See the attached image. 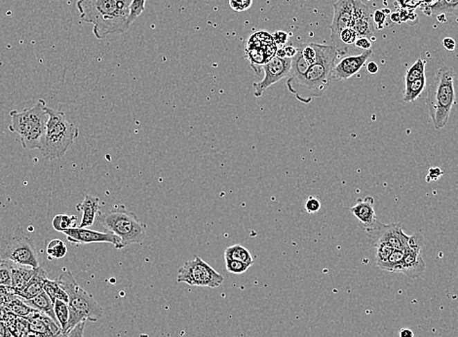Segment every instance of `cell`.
Wrapping results in <instances>:
<instances>
[{
  "mask_svg": "<svg viewBox=\"0 0 458 337\" xmlns=\"http://www.w3.org/2000/svg\"><path fill=\"white\" fill-rule=\"evenodd\" d=\"M437 19L440 23H445L446 21V15H438Z\"/></svg>",
  "mask_w": 458,
  "mask_h": 337,
  "instance_id": "f5cc1de1",
  "label": "cell"
},
{
  "mask_svg": "<svg viewBox=\"0 0 458 337\" xmlns=\"http://www.w3.org/2000/svg\"><path fill=\"white\" fill-rule=\"evenodd\" d=\"M76 210L82 212V219L80 224V227L82 228L92 226L96 221L97 215L102 214L99 198L91 194L85 195L83 202L76 205Z\"/></svg>",
  "mask_w": 458,
  "mask_h": 337,
  "instance_id": "d6986e66",
  "label": "cell"
},
{
  "mask_svg": "<svg viewBox=\"0 0 458 337\" xmlns=\"http://www.w3.org/2000/svg\"><path fill=\"white\" fill-rule=\"evenodd\" d=\"M15 295L14 289L12 286L0 284V300L6 305Z\"/></svg>",
  "mask_w": 458,
  "mask_h": 337,
  "instance_id": "60d3db41",
  "label": "cell"
},
{
  "mask_svg": "<svg viewBox=\"0 0 458 337\" xmlns=\"http://www.w3.org/2000/svg\"><path fill=\"white\" fill-rule=\"evenodd\" d=\"M224 258L237 260V262H243V264L250 265V266L254 265V258L252 257V253L248 251V248L243 247L242 245H233L226 248V252H224Z\"/></svg>",
  "mask_w": 458,
  "mask_h": 337,
  "instance_id": "cb8c5ba5",
  "label": "cell"
},
{
  "mask_svg": "<svg viewBox=\"0 0 458 337\" xmlns=\"http://www.w3.org/2000/svg\"><path fill=\"white\" fill-rule=\"evenodd\" d=\"M6 307L9 312L13 313L16 316L26 318L30 316V314L35 311L30 306H28L23 298L19 296H14L13 298L8 303Z\"/></svg>",
  "mask_w": 458,
  "mask_h": 337,
  "instance_id": "4316f807",
  "label": "cell"
},
{
  "mask_svg": "<svg viewBox=\"0 0 458 337\" xmlns=\"http://www.w3.org/2000/svg\"><path fill=\"white\" fill-rule=\"evenodd\" d=\"M43 291L47 293L54 304L56 300H62L64 302L68 303V293L62 288L61 284H59L57 280H50L49 278L45 280Z\"/></svg>",
  "mask_w": 458,
  "mask_h": 337,
  "instance_id": "d4e9b609",
  "label": "cell"
},
{
  "mask_svg": "<svg viewBox=\"0 0 458 337\" xmlns=\"http://www.w3.org/2000/svg\"><path fill=\"white\" fill-rule=\"evenodd\" d=\"M425 60H417L416 63L412 64V66H410L409 69H407V73H405V85L414 82V80H419V78H421L422 76H425Z\"/></svg>",
  "mask_w": 458,
  "mask_h": 337,
  "instance_id": "f546056e",
  "label": "cell"
},
{
  "mask_svg": "<svg viewBox=\"0 0 458 337\" xmlns=\"http://www.w3.org/2000/svg\"><path fill=\"white\" fill-rule=\"evenodd\" d=\"M25 301L28 306H30V307L33 308V309L39 311V312L48 315V316L52 318L55 322H59L58 320H57L56 315H55L54 303L52 302V300H50L49 296L47 295V293H45L44 291L37 296H35V298H32V300Z\"/></svg>",
  "mask_w": 458,
  "mask_h": 337,
  "instance_id": "603a6c76",
  "label": "cell"
},
{
  "mask_svg": "<svg viewBox=\"0 0 458 337\" xmlns=\"http://www.w3.org/2000/svg\"><path fill=\"white\" fill-rule=\"evenodd\" d=\"M145 3H147V0H133L132 4H131L130 16H129L130 25H132L134 21L144 13Z\"/></svg>",
  "mask_w": 458,
  "mask_h": 337,
  "instance_id": "e575fe53",
  "label": "cell"
},
{
  "mask_svg": "<svg viewBox=\"0 0 458 337\" xmlns=\"http://www.w3.org/2000/svg\"><path fill=\"white\" fill-rule=\"evenodd\" d=\"M47 278H48V276H47L45 270L42 267H38L37 273L30 279V281L21 290L14 289V293H15V295L23 298V300H32V298L42 293L43 286H44L45 280Z\"/></svg>",
  "mask_w": 458,
  "mask_h": 337,
  "instance_id": "ffe728a7",
  "label": "cell"
},
{
  "mask_svg": "<svg viewBox=\"0 0 458 337\" xmlns=\"http://www.w3.org/2000/svg\"><path fill=\"white\" fill-rule=\"evenodd\" d=\"M300 49L302 51V56L309 66L313 64L317 61V43H307V44L300 45Z\"/></svg>",
  "mask_w": 458,
  "mask_h": 337,
  "instance_id": "836d02e7",
  "label": "cell"
},
{
  "mask_svg": "<svg viewBox=\"0 0 458 337\" xmlns=\"http://www.w3.org/2000/svg\"><path fill=\"white\" fill-rule=\"evenodd\" d=\"M9 311L4 305H0V322H4Z\"/></svg>",
  "mask_w": 458,
  "mask_h": 337,
  "instance_id": "816d5d0a",
  "label": "cell"
},
{
  "mask_svg": "<svg viewBox=\"0 0 458 337\" xmlns=\"http://www.w3.org/2000/svg\"><path fill=\"white\" fill-rule=\"evenodd\" d=\"M0 337H12L11 332L4 322H0Z\"/></svg>",
  "mask_w": 458,
  "mask_h": 337,
  "instance_id": "c3c4849f",
  "label": "cell"
},
{
  "mask_svg": "<svg viewBox=\"0 0 458 337\" xmlns=\"http://www.w3.org/2000/svg\"><path fill=\"white\" fill-rule=\"evenodd\" d=\"M349 211L359 221L360 226L366 233H369L378 221L374 211V200L372 196H367L364 199H359L356 205L349 208Z\"/></svg>",
  "mask_w": 458,
  "mask_h": 337,
  "instance_id": "ac0fdd59",
  "label": "cell"
},
{
  "mask_svg": "<svg viewBox=\"0 0 458 337\" xmlns=\"http://www.w3.org/2000/svg\"><path fill=\"white\" fill-rule=\"evenodd\" d=\"M224 260H226V270L231 274L240 275L245 273L250 267V265L237 262V260L229 259V258H224Z\"/></svg>",
  "mask_w": 458,
  "mask_h": 337,
  "instance_id": "d590c367",
  "label": "cell"
},
{
  "mask_svg": "<svg viewBox=\"0 0 458 337\" xmlns=\"http://www.w3.org/2000/svg\"><path fill=\"white\" fill-rule=\"evenodd\" d=\"M455 73L450 68L439 69L432 80L425 104L436 130L447 126L450 112L455 104Z\"/></svg>",
  "mask_w": 458,
  "mask_h": 337,
  "instance_id": "277c9868",
  "label": "cell"
},
{
  "mask_svg": "<svg viewBox=\"0 0 458 337\" xmlns=\"http://www.w3.org/2000/svg\"><path fill=\"white\" fill-rule=\"evenodd\" d=\"M351 28H354L359 37L369 38L374 37V25L371 10L360 0L354 1V12Z\"/></svg>",
  "mask_w": 458,
  "mask_h": 337,
  "instance_id": "e0dca14e",
  "label": "cell"
},
{
  "mask_svg": "<svg viewBox=\"0 0 458 337\" xmlns=\"http://www.w3.org/2000/svg\"><path fill=\"white\" fill-rule=\"evenodd\" d=\"M354 45L357 48H360V49L364 50V51L372 50V42H369V38L367 37H358L356 42L354 43Z\"/></svg>",
  "mask_w": 458,
  "mask_h": 337,
  "instance_id": "ee69618b",
  "label": "cell"
},
{
  "mask_svg": "<svg viewBox=\"0 0 458 337\" xmlns=\"http://www.w3.org/2000/svg\"><path fill=\"white\" fill-rule=\"evenodd\" d=\"M367 234L371 239L372 245L374 246L381 242L387 243L394 250L405 248L410 238L403 230L402 222L383 224L378 221L374 228Z\"/></svg>",
  "mask_w": 458,
  "mask_h": 337,
  "instance_id": "4fadbf2b",
  "label": "cell"
},
{
  "mask_svg": "<svg viewBox=\"0 0 458 337\" xmlns=\"http://www.w3.org/2000/svg\"><path fill=\"white\" fill-rule=\"evenodd\" d=\"M46 109V102L39 99L32 107H27L21 111H10L9 130L18 134L21 147L25 149H42L49 119Z\"/></svg>",
  "mask_w": 458,
  "mask_h": 337,
  "instance_id": "3957f363",
  "label": "cell"
},
{
  "mask_svg": "<svg viewBox=\"0 0 458 337\" xmlns=\"http://www.w3.org/2000/svg\"><path fill=\"white\" fill-rule=\"evenodd\" d=\"M46 252L50 257L59 259V258L66 257V253H68V247H66V244H64L63 241L59 240V239H53V240L50 241L48 245H47Z\"/></svg>",
  "mask_w": 458,
  "mask_h": 337,
  "instance_id": "4dcf8cb0",
  "label": "cell"
},
{
  "mask_svg": "<svg viewBox=\"0 0 458 337\" xmlns=\"http://www.w3.org/2000/svg\"><path fill=\"white\" fill-rule=\"evenodd\" d=\"M317 61L309 66L304 75L287 87L302 104H309L315 98L321 97L328 89L333 80V69L340 58L333 45L317 43Z\"/></svg>",
  "mask_w": 458,
  "mask_h": 337,
  "instance_id": "7a4b0ae2",
  "label": "cell"
},
{
  "mask_svg": "<svg viewBox=\"0 0 458 337\" xmlns=\"http://www.w3.org/2000/svg\"><path fill=\"white\" fill-rule=\"evenodd\" d=\"M176 282L193 286L216 289L223 284L224 278L223 275L196 255L192 260L181 265Z\"/></svg>",
  "mask_w": 458,
  "mask_h": 337,
  "instance_id": "9c48e42d",
  "label": "cell"
},
{
  "mask_svg": "<svg viewBox=\"0 0 458 337\" xmlns=\"http://www.w3.org/2000/svg\"><path fill=\"white\" fill-rule=\"evenodd\" d=\"M2 262L1 258H0V262Z\"/></svg>",
  "mask_w": 458,
  "mask_h": 337,
  "instance_id": "11a10c76",
  "label": "cell"
},
{
  "mask_svg": "<svg viewBox=\"0 0 458 337\" xmlns=\"http://www.w3.org/2000/svg\"><path fill=\"white\" fill-rule=\"evenodd\" d=\"M426 78L422 76L419 80H414V82L405 85L404 93V100L405 102H412L421 97L422 92L425 89Z\"/></svg>",
  "mask_w": 458,
  "mask_h": 337,
  "instance_id": "484cf974",
  "label": "cell"
},
{
  "mask_svg": "<svg viewBox=\"0 0 458 337\" xmlns=\"http://www.w3.org/2000/svg\"><path fill=\"white\" fill-rule=\"evenodd\" d=\"M46 111L49 119L44 145L40 152L46 159H61L80 136V130L73 122L66 118L63 111L50 107H47Z\"/></svg>",
  "mask_w": 458,
  "mask_h": 337,
  "instance_id": "8992f818",
  "label": "cell"
},
{
  "mask_svg": "<svg viewBox=\"0 0 458 337\" xmlns=\"http://www.w3.org/2000/svg\"><path fill=\"white\" fill-rule=\"evenodd\" d=\"M288 37H290L288 33L282 32V30H278V32L274 33L272 35V38H273L275 45H284L285 46L286 43L288 42Z\"/></svg>",
  "mask_w": 458,
  "mask_h": 337,
  "instance_id": "b9f144b4",
  "label": "cell"
},
{
  "mask_svg": "<svg viewBox=\"0 0 458 337\" xmlns=\"http://www.w3.org/2000/svg\"><path fill=\"white\" fill-rule=\"evenodd\" d=\"M37 268H33V267L27 266V265L11 262L12 288L15 289V290L23 289L37 273Z\"/></svg>",
  "mask_w": 458,
  "mask_h": 337,
  "instance_id": "44dd1931",
  "label": "cell"
},
{
  "mask_svg": "<svg viewBox=\"0 0 458 337\" xmlns=\"http://www.w3.org/2000/svg\"><path fill=\"white\" fill-rule=\"evenodd\" d=\"M388 9H383V10H376L373 15L374 25L378 30H383L386 26V18L389 13Z\"/></svg>",
  "mask_w": 458,
  "mask_h": 337,
  "instance_id": "74e56055",
  "label": "cell"
},
{
  "mask_svg": "<svg viewBox=\"0 0 458 337\" xmlns=\"http://www.w3.org/2000/svg\"><path fill=\"white\" fill-rule=\"evenodd\" d=\"M373 56V51L368 50L356 56H347L341 58L333 69V80H347L361 71L367 61Z\"/></svg>",
  "mask_w": 458,
  "mask_h": 337,
  "instance_id": "2e32d148",
  "label": "cell"
},
{
  "mask_svg": "<svg viewBox=\"0 0 458 337\" xmlns=\"http://www.w3.org/2000/svg\"><path fill=\"white\" fill-rule=\"evenodd\" d=\"M355 0H338L333 3V18L330 26L331 39L333 46L341 54L340 35L345 28L351 27Z\"/></svg>",
  "mask_w": 458,
  "mask_h": 337,
  "instance_id": "9a60e30c",
  "label": "cell"
},
{
  "mask_svg": "<svg viewBox=\"0 0 458 337\" xmlns=\"http://www.w3.org/2000/svg\"><path fill=\"white\" fill-rule=\"evenodd\" d=\"M443 45L448 51H455V47H457V43H455V39L452 37L443 38Z\"/></svg>",
  "mask_w": 458,
  "mask_h": 337,
  "instance_id": "bcb514c9",
  "label": "cell"
},
{
  "mask_svg": "<svg viewBox=\"0 0 458 337\" xmlns=\"http://www.w3.org/2000/svg\"><path fill=\"white\" fill-rule=\"evenodd\" d=\"M85 322H80L75 329H71L66 337H83L84 336Z\"/></svg>",
  "mask_w": 458,
  "mask_h": 337,
  "instance_id": "f6af8a7d",
  "label": "cell"
},
{
  "mask_svg": "<svg viewBox=\"0 0 458 337\" xmlns=\"http://www.w3.org/2000/svg\"><path fill=\"white\" fill-rule=\"evenodd\" d=\"M378 66L374 62H369L368 64H367V71H368V73L369 74H372V75H374V74H376L378 73Z\"/></svg>",
  "mask_w": 458,
  "mask_h": 337,
  "instance_id": "681fc988",
  "label": "cell"
},
{
  "mask_svg": "<svg viewBox=\"0 0 458 337\" xmlns=\"http://www.w3.org/2000/svg\"><path fill=\"white\" fill-rule=\"evenodd\" d=\"M0 305H4V303H3V302H2V301H1V300H0Z\"/></svg>",
  "mask_w": 458,
  "mask_h": 337,
  "instance_id": "db71d44e",
  "label": "cell"
},
{
  "mask_svg": "<svg viewBox=\"0 0 458 337\" xmlns=\"http://www.w3.org/2000/svg\"><path fill=\"white\" fill-rule=\"evenodd\" d=\"M54 311L59 326H61L64 334V332H66V327H68V320H70V305H68V303L64 302V301L56 300L55 301Z\"/></svg>",
  "mask_w": 458,
  "mask_h": 337,
  "instance_id": "f1b7e54d",
  "label": "cell"
},
{
  "mask_svg": "<svg viewBox=\"0 0 458 337\" xmlns=\"http://www.w3.org/2000/svg\"><path fill=\"white\" fill-rule=\"evenodd\" d=\"M12 337H13V336H12Z\"/></svg>",
  "mask_w": 458,
  "mask_h": 337,
  "instance_id": "9f6ffc18",
  "label": "cell"
},
{
  "mask_svg": "<svg viewBox=\"0 0 458 337\" xmlns=\"http://www.w3.org/2000/svg\"><path fill=\"white\" fill-rule=\"evenodd\" d=\"M11 262L2 260L0 262V284L11 286Z\"/></svg>",
  "mask_w": 458,
  "mask_h": 337,
  "instance_id": "8d00e7d4",
  "label": "cell"
},
{
  "mask_svg": "<svg viewBox=\"0 0 458 337\" xmlns=\"http://www.w3.org/2000/svg\"><path fill=\"white\" fill-rule=\"evenodd\" d=\"M291 66H292V59H282L277 56L262 66L261 71H264V76L259 82H255L253 84L255 97L261 98L271 86L276 84L284 78H287Z\"/></svg>",
  "mask_w": 458,
  "mask_h": 337,
  "instance_id": "8fae6325",
  "label": "cell"
},
{
  "mask_svg": "<svg viewBox=\"0 0 458 337\" xmlns=\"http://www.w3.org/2000/svg\"><path fill=\"white\" fill-rule=\"evenodd\" d=\"M427 15H450L458 18V0H436L424 10Z\"/></svg>",
  "mask_w": 458,
  "mask_h": 337,
  "instance_id": "7402d4cb",
  "label": "cell"
},
{
  "mask_svg": "<svg viewBox=\"0 0 458 337\" xmlns=\"http://www.w3.org/2000/svg\"><path fill=\"white\" fill-rule=\"evenodd\" d=\"M133 0H77L76 7L80 20L93 25V33L102 40L121 35L130 28L131 4Z\"/></svg>",
  "mask_w": 458,
  "mask_h": 337,
  "instance_id": "6da1fadb",
  "label": "cell"
},
{
  "mask_svg": "<svg viewBox=\"0 0 458 337\" xmlns=\"http://www.w3.org/2000/svg\"><path fill=\"white\" fill-rule=\"evenodd\" d=\"M77 217L75 216H68V215H58L53 219L52 226H53L55 230L63 232L66 229L73 228L75 227Z\"/></svg>",
  "mask_w": 458,
  "mask_h": 337,
  "instance_id": "1f68e13d",
  "label": "cell"
},
{
  "mask_svg": "<svg viewBox=\"0 0 458 337\" xmlns=\"http://www.w3.org/2000/svg\"><path fill=\"white\" fill-rule=\"evenodd\" d=\"M261 35L262 44L259 33H257L250 38L247 49H246L250 66H252V69L257 71V73L261 71V66L268 63L272 58L276 56V52H277V48H276L277 45L274 43L272 35L261 33Z\"/></svg>",
  "mask_w": 458,
  "mask_h": 337,
  "instance_id": "30bf717a",
  "label": "cell"
},
{
  "mask_svg": "<svg viewBox=\"0 0 458 337\" xmlns=\"http://www.w3.org/2000/svg\"><path fill=\"white\" fill-rule=\"evenodd\" d=\"M229 6L236 12H244L253 6V0H228Z\"/></svg>",
  "mask_w": 458,
  "mask_h": 337,
  "instance_id": "f35d334b",
  "label": "cell"
},
{
  "mask_svg": "<svg viewBox=\"0 0 458 337\" xmlns=\"http://www.w3.org/2000/svg\"><path fill=\"white\" fill-rule=\"evenodd\" d=\"M284 50H285L286 58L292 59L297 54V47L292 46V45H285Z\"/></svg>",
  "mask_w": 458,
  "mask_h": 337,
  "instance_id": "7dc6e473",
  "label": "cell"
},
{
  "mask_svg": "<svg viewBox=\"0 0 458 337\" xmlns=\"http://www.w3.org/2000/svg\"><path fill=\"white\" fill-rule=\"evenodd\" d=\"M405 257V248L402 250H394L389 257L387 262L381 267L384 271L392 272V273H401L403 260Z\"/></svg>",
  "mask_w": 458,
  "mask_h": 337,
  "instance_id": "83f0119b",
  "label": "cell"
},
{
  "mask_svg": "<svg viewBox=\"0 0 458 337\" xmlns=\"http://www.w3.org/2000/svg\"><path fill=\"white\" fill-rule=\"evenodd\" d=\"M399 336L400 337H414V331H412V329H401Z\"/></svg>",
  "mask_w": 458,
  "mask_h": 337,
  "instance_id": "f907efd6",
  "label": "cell"
},
{
  "mask_svg": "<svg viewBox=\"0 0 458 337\" xmlns=\"http://www.w3.org/2000/svg\"><path fill=\"white\" fill-rule=\"evenodd\" d=\"M99 222L107 232L121 239L124 248L142 244L147 237V226L124 205L116 206L104 214L102 212Z\"/></svg>",
  "mask_w": 458,
  "mask_h": 337,
  "instance_id": "52a82bcc",
  "label": "cell"
},
{
  "mask_svg": "<svg viewBox=\"0 0 458 337\" xmlns=\"http://www.w3.org/2000/svg\"><path fill=\"white\" fill-rule=\"evenodd\" d=\"M374 247L376 248V265L381 268V267L387 262L389 257H390V255L393 253L394 248L391 247L390 245H388L387 243L384 242L378 243L376 245H374Z\"/></svg>",
  "mask_w": 458,
  "mask_h": 337,
  "instance_id": "d6a6232c",
  "label": "cell"
},
{
  "mask_svg": "<svg viewBox=\"0 0 458 337\" xmlns=\"http://www.w3.org/2000/svg\"><path fill=\"white\" fill-rule=\"evenodd\" d=\"M304 209L309 214H316L321 210V202H320L318 198L309 197L305 201Z\"/></svg>",
  "mask_w": 458,
  "mask_h": 337,
  "instance_id": "ab89813d",
  "label": "cell"
},
{
  "mask_svg": "<svg viewBox=\"0 0 458 337\" xmlns=\"http://www.w3.org/2000/svg\"><path fill=\"white\" fill-rule=\"evenodd\" d=\"M57 281L68 295L71 315L64 334H68L80 322H98L101 319L104 315L102 306L88 291L81 288L71 271L64 269Z\"/></svg>",
  "mask_w": 458,
  "mask_h": 337,
  "instance_id": "5b68a950",
  "label": "cell"
},
{
  "mask_svg": "<svg viewBox=\"0 0 458 337\" xmlns=\"http://www.w3.org/2000/svg\"><path fill=\"white\" fill-rule=\"evenodd\" d=\"M443 174V171L442 169L438 168V167L430 168L429 169L428 174H427L426 181H428V183H430V181H438Z\"/></svg>",
  "mask_w": 458,
  "mask_h": 337,
  "instance_id": "7bdbcfd3",
  "label": "cell"
},
{
  "mask_svg": "<svg viewBox=\"0 0 458 337\" xmlns=\"http://www.w3.org/2000/svg\"><path fill=\"white\" fill-rule=\"evenodd\" d=\"M68 238V242L75 244L76 246L88 245V244L109 243L114 246L118 250L124 248L122 241L118 236L114 235L111 232H101L91 230L89 228L82 227H73L62 232Z\"/></svg>",
  "mask_w": 458,
  "mask_h": 337,
  "instance_id": "5bb4252c",
  "label": "cell"
},
{
  "mask_svg": "<svg viewBox=\"0 0 458 337\" xmlns=\"http://www.w3.org/2000/svg\"><path fill=\"white\" fill-rule=\"evenodd\" d=\"M0 258L4 262L38 268V255L35 241L21 230L3 234L0 237Z\"/></svg>",
  "mask_w": 458,
  "mask_h": 337,
  "instance_id": "ba28073f",
  "label": "cell"
},
{
  "mask_svg": "<svg viewBox=\"0 0 458 337\" xmlns=\"http://www.w3.org/2000/svg\"><path fill=\"white\" fill-rule=\"evenodd\" d=\"M423 245L424 238L421 234L416 233L410 236L407 246L405 247V257L401 273L412 279L419 278L423 274L426 268L425 262L421 255V248Z\"/></svg>",
  "mask_w": 458,
  "mask_h": 337,
  "instance_id": "7c38bea8",
  "label": "cell"
}]
</instances>
